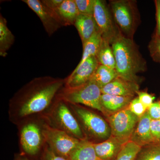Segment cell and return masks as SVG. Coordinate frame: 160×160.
<instances>
[{
  "mask_svg": "<svg viewBox=\"0 0 160 160\" xmlns=\"http://www.w3.org/2000/svg\"><path fill=\"white\" fill-rule=\"evenodd\" d=\"M65 84L66 79L48 76L29 81L9 100V121L17 126L29 118L44 116Z\"/></svg>",
  "mask_w": 160,
  "mask_h": 160,
  "instance_id": "1",
  "label": "cell"
},
{
  "mask_svg": "<svg viewBox=\"0 0 160 160\" xmlns=\"http://www.w3.org/2000/svg\"><path fill=\"white\" fill-rule=\"evenodd\" d=\"M110 45L114 55L118 76L138 84L139 80L138 73L146 71L147 66L133 40L120 32Z\"/></svg>",
  "mask_w": 160,
  "mask_h": 160,
  "instance_id": "2",
  "label": "cell"
},
{
  "mask_svg": "<svg viewBox=\"0 0 160 160\" xmlns=\"http://www.w3.org/2000/svg\"><path fill=\"white\" fill-rule=\"evenodd\" d=\"M46 122L44 117L24 120L17 125L20 153L30 160H38L46 147L44 130Z\"/></svg>",
  "mask_w": 160,
  "mask_h": 160,
  "instance_id": "3",
  "label": "cell"
},
{
  "mask_svg": "<svg viewBox=\"0 0 160 160\" xmlns=\"http://www.w3.org/2000/svg\"><path fill=\"white\" fill-rule=\"evenodd\" d=\"M86 140L93 143L106 141L111 136L109 123L94 111L79 104L68 103Z\"/></svg>",
  "mask_w": 160,
  "mask_h": 160,
  "instance_id": "4",
  "label": "cell"
},
{
  "mask_svg": "<svg viewBox=\"0 0 160 160\" xmlns=\"http://www.w3.org/2000/svg\"><path fill=\"white\" fill-rule=\"evenodd\" d=\"M43 117L50 127L64 132L78 139H86L68 103L57 96L52 106Z\"/></svg>",
  "mask_w": 160,
  "mask_h": 160,
  "instance_id": "5",
  "label": "cell"
},
{
  "mask_svg": "<svg viewBox=\"0 0 160 160\" xmlns=\"http://www.w3.org/2000/svg\"><path fill=\"white\" fill-rule=\"evenodd\" d=\"M101 88L90 80L84 85L69 88L64 86L57 95V98L70 104H79L96 109L104 114L101 103Z\"/></svg>",
  "mask_w": 160,
  "mask_h": 160,
  "instance_id": "6",
  "label": "cell"
},
{
  "mask_svg": "<svg viewBox=\"0 0 160 160\" xmlns=\"http://www.w3.org/2000/svg\"><path fill=\"white\" fill-rule=\"evenodd\" d=\"M109 8L120 32L126 37L133 40L139 21L136 2L129 0L111 1Z\"/></svg>",
  "mask_w": 160,
  "mask_h": 160,
  "instance_id": "7",
  "label": "cell"
},
{
  "mask_svg": "<svg viewBox=\"0 0 160 160\" xmlns=\"http://www.w3.org/2000/svg\"><path fill=\"white\" fill-rule=\"evenodd\" d=\"M44 136L46 145L49 148L58 155L67 160L81 141L64 132L50 127L47 123Z\"/></svg>",
  "mask_w": 160,
  "mask_h": 160,
  "instance_id": "8",
  "label": "cell"
},
{
  "mask_svg": "<svg viewBox=\"0 0 160 160\" xmlns=\"http://www.w3.org/2000/svg\"><path fill=\"white\" fill-rule=\"evenodd\" d=\"M140 118L128 108L108 117L107 120L111 128L112 136L130 141Z\"/></svg>",
  "mask_w": 160,
  "mask_h": 160,
  "instance_id": "9",
  "label": "cell"
},
{
  "mask_svg": "<svg viewBox=\"0 0 160 160\" xmlns=\"http://www.w3.org/2000/svg\"><path fill=\"white\" fill-rule=\"evenodd\" d=\"M93 17L102 38L111 44L120 31L105 1L95 0Z\"/></svg>",
  "mask_w": 160,
  "mask_h": 160,
  "instance_id": "10",
  "label": "cell"
},
{
  "mask_svg": "<svg viewBox=\"0 0 160 160\" xmlns=\"http://www.w3.org/2000/svg\"><path fill=\"white\" fill-rule=\"evenodd\" d=\"M39 18L47 34L51 36L64 26L54 10L49 9L39 0H23Z\"/></svg>",
  "mask_w": 160,
  "mask_h": 160,
  "instance_id": "11",
  "label": "cell"
},
{
  "mask_svg": "<svg viewBox=\"0 0 160 160\" xmlns=\"http://www.w3.org/2000/svg\"><path fill=\"white\" fill-rule=\"evenodd\" d=\"M99 64L96 57L87 59L80 66H76L66 79L65 87L74 88L87 83L91 79Z\"/></svg>",
  "mask_w": 160,
  "mask_h": 160,
  "instance_id": "12",
  "label": "cell"
},
{
  "mask_svg": "<svg viewBox=\"0 0 160 160\" xmlns=\"http://www.w3.org/2000/svg\"><path fill=\"white\" fill-rule=\"evenodd\" d=\"M128 142L111 136L106 141L93 145L97 154L101 159L115 160L123 146Z\"/></svg>",
  "mask_w": 160,
  "mask_h": 160,
  "instance_id": "13",
  "label": "cell"
},
{
  "mask_svg": "<svg viewBox=\"0 0 160 160\" xmlns=\"http://www.w3.org/2000/svg\"><path fill=\"white\" fill-rule=\"evenodd\" d=\"M139 87L138 84L117 77L112 82L101 89L102 94L134 97Z\"/></svg>",
  "mask_w": 160,
  "mask_h": 160,
  "instance_id": "14",
  "label": "cell"
},
{
  "mask_svg": "<svg viewBox=\"0 0 160 160\" xmlns=\"http://www.w3.org/2000/svg\"><path fill=\"white\" fill-rule=\"evenodd\" d=\"M151 118L147 110L140 118L130 141L141 147L155 143L151 134Z\"/></svg>",
  "mask_w": 160,
  "mask_h": 160,
  "instance_id": "15",
  "label": "cell"
},
{
  "mask_svg": "<svg viewBox=\"0 0 160 160\" xmlns=\"http://www.w3.org/2000/svg\"><path fill=\"white\" fill-rule=\"evenodd\" d=\"M134 97L102 94L101 103L105 116L108 117L128 108Z\"/></svg>",
  "mask_w": 160,
  "mask_h": 160,
  "instance_id": "16",
  "label": "cell"
},
{
  "mask_svg": "<svg viewBox=\"0 0 160 160\" xmlns=\"http://www.w3.org/2000/svg\"><path fill=\"white\" fill-rule=\"evenodd\" d=\"M74 25L77 29L82 44L87 42L98 29L93 16L78 15Z\"/></svg>",
  "mask_w": 160,
  "mask_h": 160,
  "instance_id": "17",
  "label": "cell"
},
{
  "mask_svg": "<svg viewBox=\"0 0 160 160\" xmlns=\"http://www.w3.org/2000/svg\"><path fill=\"white\" fill-rule=\"evenodd\" d=\"M54 11L64 26L74 25L80 14L75 0H63L62 3Z\"/></svg>",
  "mask_w": 160,
  "mask_h": 160,
  "instance_id": "18",
  "label": "cell"
},
{
  "mask_svg": "<svg viewBox=\"0 0 160 160\" xmlns=\"http://www.w3.org/2000/svg\"><path fill=\"white\" fill-rule=\"evenodd\" d=\"M93 144L86 139L81 140L68 160H102L98 156Z\"/></svg>",
  "mask_w": 160,
  "mask_h": 160,
  "instance_id": "19",
  "label": "cell"
},
{
  "mask_svg": "<svg viewBox=\"0 0 160 160\" xmlns=\"http://www.w3.org/2000/svg\"><path fill=\"white\" fill-rule=\"evenodd\" d=\"M14 36L9 30L7 25V21L2 14L0 16V55L5 57L7 51L13 45Z\"/></svg>",
  "mask_w": 160,
  "mask_h": 160,
  "instance_id": "20",
  "label": "cell"
},
{
  "mask_svg": "<svg viewBox=\"0 0 160 160\" xmlns=\"http://www.w3.org/2000/svg\"><path fill=\"white\" fill-rule=\"evenodd\" d=\"M102 40V38L99 32H97L87 42L83 44L82 56L77 66H80L89 58L96 57L101 47Z\"/></svg>",
  "mask_w": 160,
  "mask_h": 160,
  "instance_id": "21",
  "label": "cell"
},
{
  "mask_svg": "<svg viewBox=\"0 0 160 160\" xmlns=\"http://www.w3.org/2000/svg\"><path fill=\"white\" fill-rule=\"evenodd\" d=\"M118 77L116 69L99 64L91 79L102 89Z\"/></svg>",
  "mask_w": 160,
  "mask_h": 160,
  "instance_id": "22",
  "label": "cell"
},
{
  "mask_svg": "<svg viewBox=\"0 0 160 160\" xmlns=\"http://www.w3.org/2000/svg\"><path fill=\"white\" fill-rule=\"evenodd\" d=\"M96 57L101 65L115 69L116 61L114 53L111 45L108 41L103 39Z\"/></svg>",
  "mask_w": 160,
  "mask_h": 160,
  "instance_id": "23",
  "label": "cell"
},
{
  "mask_svg": "<svg viewBox=\"0 0 160 160\" xmlns=\"http://www.w3.org/2000/svg\"><path fill=\"white\" fill-rule=\"evenodd\" d=\"M134 160H160V143L141 147Z\"/></svg>",
  "mask_w": 160,
  "mask_h": 160,
  "instance_id": "24",
  "label": "cell"
},
{
  "mask_svg": "<svg viewBox=\"0 0 160 160\" xmlns=\"http://www.w3.org/2000/svg\"><path fill=\"white\" fill-rule=\"evenodd\" d=\"M141 147L131 141L124 145L115 160H134Z\"/></svg>",
  "mask_w": 160,
  "mask_h": 160,
  "instance_id": "25",
  "label": "cell"
},
{
  "mask_svg": "<svg viewBox=\"0 0 160 160\" xmlns=\"http://www.w3.org/2000/svg\"><path fill=\"white\" fill-rule=\"evenodd\" d=\"M81 14L93 16L95 0H75Z\"/></svg>",
  "mask_w": 160,
  "mask_h": 160,
  "instance_id": "26",
  "label": "cell"
},
{
  "mask_svg": "<svg viewBox=\"0 0 160 160\" xmlns=\"http://www.w3.org/2000/svg\"><path fill=\"white\" fill-rule=\"evenodd\" d=\"M148 48L152 60L160 64V38L155 35L149 42Z\"/></svg>",
  "mask_w": 160,
  "mask_h": 160,
  "instance_id": "27",
  "label": "cell"
},
{
  "mask_svg": "<svg viewBox=\"0 0 160 160\" xmlns=\"http://www.w3.org/2000/svg\"><path fill=\"white\" fill-rule=\"evenodd\" d=\"M128 108L132 113L139 118L143 115L147 110V108L142 104L138 97L132 99Z\"/></svg>",
  "mask_w": 160,
  "mask_h": 160,
  "instance_id": "28",
  "label": "cell"
},
{
  "mask_svg": "<svg viewBox=\"0 0 160 160\" xmlns=\"http://www.w3.org/2000/svg\"><path fill=\"white\" fill-rule=\"evenodd\" d=\"M38 160H68L65 158L58 155L46 145L42 153Z\"/></svg>",
  "mask_w": 160,
  "mask_h": 160,
  "instance_id": "29",
  "label": "cell"
},
{
  "mask_svg": "<svg viewBox=\"0 0 160 160\" xmlns=\"http://www.w3.org/2000/svg\"><path fill=\"white\" fill-rule=\"evenodd\" d=\"M150 128L154 143H160V120L151 119Z\"/></svg>",
  "mask_w": 160,
  "mask_h": 160,
  "instance_id": "30",
  "label": "cell"
},
{
  "mask_svg": "<svg viewBox=\"0 0 160 160\" xmlns=\"http://www.w3.org/2000/svg\"><path fill=\"white\" fill-rule=\"evenodd\" d=\"M137 94L138 95V97L140 102L147 109L153 103V100L155 98L149 93L145 92L139 91L138 92Z\"/></svg>",
  "mask_w": 160,
  "mask_h": 160,
  "instance_id": "31",
  "label": "cell"
},
{
  "mask_svg": "<svg viewBox=\"0 0 160 160\" xmlns=\"http://www.w3.org/2000/svg\"><path fill=\"white\" fill-rule=\"evenodd\" d=\"M147 111L152 120H160V103L154 102L149 106Z\"/></svg>",
  "mask_w": 160,
  "mask_h": 160,
  "instance_id": "32",
  "label": "cell"
},
{
  "mask_svg": "<svg viewBox=\"0 0 160 160\" xmlns=\"http://www.w3.org/2000/svg\"><path fill=\"white\" fill-rule=\"evenodd\" d=\"M41 1L49 9L55 10L62 3L63 0H42Z\"/></svg>",
  "mask_w": 160,
  "mask_h": 160,
  "instance_id": "33",
  "label": "cell"
},
{
  "mask_svg": "<svg viewBox=\"0 0 160 160\" xmlns=\"http://www.w3.org/2000/svg\"><path fill=\"white\" fill-rule=\"evenodd\" d=\"M155 3L157 19V31L155 35L160 38V0H156Z\"/></svg>",
  "mask_w": 160,
  "mask_h": 160,
  "instance_id": "34",
  "label": "cell"
},
{
  "mask_svg": "<svg viewBox=\"0 0 160 160\" xmlns=\"http://www.w3.org/2000/svg\"><path fill=\"white\" fill-rule=\"evenodd\" d=\"M14 160H30L25 155L22 153H17L15 155Z\"/></svg>",
  "mask_w": 160,
  "mask_h": 160,
  "instance_id": "35",
  "label": "cell"
},
{
  "mask_svg": "<svg viewBox=\"0 0 160 160\" xmlns=\"http://www.w3.org/2000/svg\"></svg>",
  "mask_w": 160,
  "mask_h": 160,
  "instance_id": "36",
  "label": "cell"
}]
</instances>
